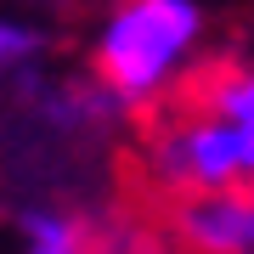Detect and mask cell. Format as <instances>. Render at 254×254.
<instances>
[{
  "mask_svg": "<svg viewBox=\"0 0 254 254\" xmlns=\"http://www.w3.org/2000/svg\"><path fill=\"white\" fill-rule=\"evenodd\" d=\"M203 46L198 0H108L91 40V79L147 113L187 79V63Z\"/></svg>",
  "mask_w": 254,
  "mask_h": 254,
  "instance_id": "obj_1",
  "label": "cell"
},
{
  "mask_svg": "<svg viewBox=\"0 0 254 254\" xmlns=\"http://www.w3.org/2000/svg\"><path fill=\"white\" fill-rule=\"evenodd\" d=\"M181 91H192L203 108H215L243 141V164H249V187H254V63H237V57H215V63H198L181 79Z\"/></svg>",
  "mask_w": 254,
  "mask_h": 254,
  "instance_id": "obj_2",
  "label": "cell"
},
{
  "mask_svg": "<svg viewBox=\"0 0 254 254\" xmlns=\"http://www.w3.org/2000/svg\"><path fill=\"white\" fill-rule=\"evenodd\" d=\"M17 232H23L17 254H96L91 220L68 215V209H23Z\"/></svg>",
  "mask_w": 254,
  "mask_h": 254,
  "instance_id": "obj_3",
  "label": "cell"
},
{
  "mask_svg": "<svg viewBox=\"0 0 254 254\" xmlns=\"http://www.w3.org/2000/svg\"><path fill=\"white\" fill-rule=\"evenodd\" d=\"M34 57H40V34L28 23H11V17H0V73H23V68H34Z\"/></svg>",
  "mask_w": 254,
  "mask_h": 254,
  "instance_id": "obj_4",
  "label": "cell"
}]
</instances>
